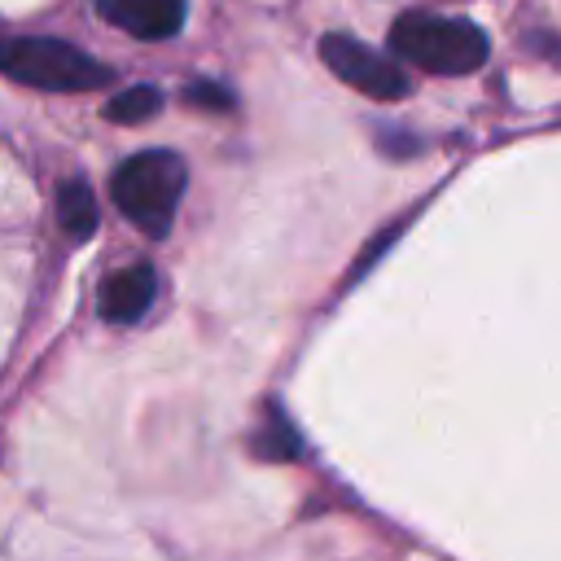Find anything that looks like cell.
I'll return each mask as SVG.
<instances>
[{
  "label": "cell",
  "mask_w": 561,
  "mask_h": 561,
  "mask_svg": "<svg viewBox=\"0 0 561 561\" xmlns=\"http://www.w3.org/2000/svg\"><path fill=\"white\" fill-rule=\"evenodd\" d=\"M0 75L22 88H39V92H92V88L114 83V70L105 61L53 35L0 39Z\"/></svg>",
  "instance_id": "obj_1"
},
{
  "label": "cell",
  "mask_w": 561,
  "mask_h": 561,
  "mask_svg": "<svg viewBox=\"0 0 561 561\" xmlns=\"http://www.w3.org/2000/svg\"><path fill=\"white\" fill-rule=\"evenodd\" d=\"M390 53L403 61L430 70V75H473L491 44L469 18H447V13H403L390 26Z\"/></svg>",
  "instance_id": "obj_2"
},
{
  "label": "cell",
  "mask_w": 561,
  "mask_h": 561,
  "mask_svg": "<svg viewBox=\"0 0 561 561\" xmlns=\"http://www.w3.org/2000/svg\"><path fill=\"white\" fill-rule=\"evenodd\" d=\"M184 158L171 153V149H145V153H131L114 180H110V197L114 206L136 224L145 228L149 237H162L180 210V193H184Z\"/></svg>",
  "instance_id": "obj_3"
},
{
  "label": "cell",
  "mask_w": 561,
  "mask_h": 561,
  "mask_svg": "<svg viewBox=\"0 0 561 561\" xmlns=\"http://www.w3.org/2000/svg\"><path fill=\"white\" fill-rule=\"evenodd\" d=\"M320 57L342 83H351L355 92H364L373 101H403L408 88H412L394 57H386V53H377V48L351 39V35H324Z\"/></svg>",
  "instance_id": "obj_4"
},
{
  "label": "cell",
  "mask_w": 561,
  "mask_h": 561,
  "mask_svg": "<svg viewBox=\"0 0 561 561\" xmlns=\"http://www.w3.org/2000/svg\"><path fill=\"white\" fill-rule=\"evenodd\" d=\"M101 18L123 26L136 39H171L184 26V0H96Z\"/></svg>",
  "instance_id": "obj_5"
},
{
  "label": "cell",
  "mask_w": 561,
  "mask_h": 561,
  "mask_svg": "<svg viewBox=\"0 0 561 561\" xmlns=\"http://www.w3.org/2000/svg\"><path fill=\"white\" fill-rule=\"evenodd\" d=\"M158 298V272L149 263H127L105 276L101 285V316L110 324H131L140 320Z\"/></svg>",
  "instance_id": "obj_6"
},
{
  "label": "cell",
  "mask_w": 561,
  "mask_h": 561,
  "mask_svg": "<svg viewBox=\"0 0 561 561\" xmlns=\"http://www.w3.org/2000/svg\"><path fill=\"white\" fill-rule=\"evenodd\" d=\"M57 219L70 241H88L96 232V197L83 180H66L57 188Z\"/></svg>",
  "instance_id": "obj_7"
},
{
  "label": "cell",
  "mask_w": 561,
  "mask_h": 561,
  "mask_svg": "<svg viewBox=\"0 0 561 561\" xmlns=\"http://www.w3.org/2000/svg\"><path fill=\"white\" fill-rule=\"evenodd\" d=\"M158 110H162V92H158L153 83L123 88V92H114V96L105 101V118H110V123H123V127L145 123V118H153Z\"/></svg>",
  "instance_id": "obj_8"
},
{
  "label": "cell",
  "mask_w": 561,
  "mask_h": 561,
  "mask_svg": "<svg viewBox=\"0 0 561 561\" xmlns=\"http://www.w3.org/2000/svg\"><path fill=\"white\" fill-rule=\"evenodd\" d=\"M250 447L263 460H289V456H298V430L285 421V412H267V425L254 430Z\"/></svg>",
  "instance_id": "obj_9"
},
{
  "label": "cell",
  "mask_w": 561,
  "mask_h": 561,
  "mask_svg": "<svg viewBox=\"0 0 561 561\" xmlns=\"http://www.w3.org/2000/svg\"><path fill=\"white\" fill-rule=\"evenodd\" d=\"M184 101L188 105H206V110H232L237 105V96L224 83H193V88H184Z\"/></svg>",
  "instance_id": "obj_10"
}]
</instances>
